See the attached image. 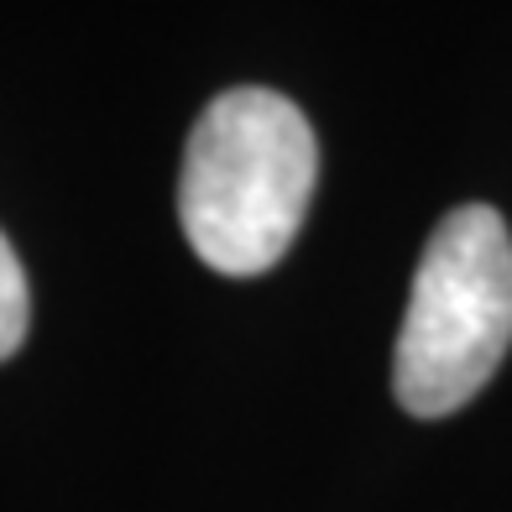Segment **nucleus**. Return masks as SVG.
<instances>
[{"mask_svg": "<svg viewBox=\"0 0 512 512\" xmlns=\"http://www.w3.org/2000/svg\"><path fill=\"white\" fill-rule=\"evenodd\" d=\"M319 142L277 89H225L194 121L178 178V220L194 256L225 277H256L288 256L309 215Z\"/></svg>", "mask_w": 512, "mask_h": 512, "instance_id": "obj_1", "label": "nucleus"}, {"mask_svg": "<svg viewBox=\"0 0 512 512\" xmlns=\"http://www.w3.org/2000/svg\"><path fill=\"white\" fill-rule=\"evenodd\" d=\"M512 345V236L497 209H450L413 272L392 392L413 418H445L492 382Z\"/></svg>", "mask_w": 512, "mask_h": 512, "instance_id": "obj_2", "label": "nucleus"}, {"mask_svg": "<svg viewBox=\"0 0 512 512\" xmlns=\"http://www.w3.org/2000/svg\"><path fill=\"white\" fill-rule=\"evenodd\" d=\"M32 324V293H27V272H21L11 241L0 236V361L21 351Z\"/></svg>", "mask_w": 512, "mask_h": 512, "instance_id": "obj_3", "label": "nucleus"}]
</instances>
